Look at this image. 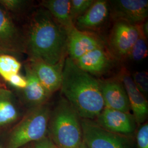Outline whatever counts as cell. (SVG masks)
I'll return each instance as SVG.
<instances>
[{
  "label": "cell",
  "mask_w": 148,
  "mask_h": 148,
  "mask_svg": "<svg viewBox=\"0 0 148 148\" xmlns=\"http://www.w3.org/2000/svg\"><path fill=\"white\" fill-rule=\"evenodd\" d=\"M24 44L30 60L54 65L66 58L68 32L48 11L40 9L31 16Z\"/></svg>",
  "instance_id": "6da1fadb"
},
{
  "label": "cell",
  "mask_w": 148,
  "mask_h": 148,
  "mask_svg": "<svg viewBox=\"0 0 148 148\" xmlns=\"http://www.w3.org/2000/svg\"><path fill=\"white\" fill-rule=\"evenodd\" d=\"M60 89L81 119L95 120L104 108L99 80L69 57L65 59Z\"/></svg>",
  "instance_id": "7a4b0ae2"
},
{
  "label": "cell",
  "mask_w": 148,
  "mask_h": 148,
  "mask_svg": "<svg viewBox=\"0 0 148 148\" xmlns=\"http://www.w3.org/2000/svg\"><path fill=\"white\" fill-rule=\"evenodd\" d=\"M48 136L57 148H82L81 118L64 97L51 111Z\"/></svg>",
  "instance_id": "3957f363"
},
{
  "label": "cell",
  "mask_w": 148,
  "mask_h": 148,
  "mask_svg": "<svg viewBox=\"0 0 148 148\" xmlns=\"http://www.w3.org/2000/svg\"><path fill=\"white\" fill-rule=\"evenodd\" d=\"M51 109L46 104L31 108L11 133L8 148H20L47 136Z\"/></svg>",
  "instance_id": "277c9868"
},
{
  "label": "cell",
  "mask_w": 148,
  "mask_h": 148,
  "mask_svg": "<svg viewBox=\"0 0 148 148\" xmlns=\"http://www.w3.org/2000/svg\"><path fill=\"white\" fill-rule=\"evenodd\" d=\"M84 142L87 148H137L134 136L111 132L94 120L81 119Z\"/></svg>",
  "instance_id": "5b68a950"
},
{
  "label": "cell",
  "mask_w": 148,
  "mask_h": 148,
  "mask_svg": "<svg viewBox=\"0 0 148 148\" xmlns=\"http://www.w3.org/2000/svg\"><path fill=\"white\" fill-rule=\"evenodd\" d=\"M142 24L133 25L115 21L109 37V51L117 60L128 57L142 30Z\"/></svg>",
  "instance_id": "8992f818"
},
{
  "label": "cell",
  "mask_w": 148,
  "mask_h": 148,
  "mask_svg": "<svg viewBox=\"0 0 148 148\" xmlns=\"http://www.w3.org/2000/svg\"><path fill=\"white\" fill-rule=\"evenodd\" d=\"M110 14L114 21L133 25L142 24L148 16L147 0H116L109 2Z\"/></svg>",
  "instance_id": "52a82bcc"
},
{
  "label": "cell",
  "mask_w": 148,
  "mask_h": 148,
  "mask_svg": "<svg viewBox=\"0 0 148 148\" xmlns=\"http://www.w3.org/2000/svg\"><path fill=\"white\" fill-rule=\"evenodd\" d=\"M94 121L108 131L128 136H134L138 126L131 113L105 107Z\"/></svg>",
  "instance_id": "ba28073f"
},
{
  "label": "cell",
  "mask_w": 148,
  "mask_h": 148,
  "mask_svg": "<svg viewBox=\"0 0 148 148\" xmlns=\"http://www.w3.org/2000/svg\"><path fill=\"white\" fill-rule=\"evenodd\" d=\"M23 51L24 37L9 12L0 5V55H13Z\"/></svg>",
  "instance_id": "9c48e42d"
},
{
  "label": "cell",
  "mask_w": 148,
  "mask_h": 148,
  "mask_svg": "<svg viewBox=\"0 0 148 148\" xmlns=\"http://www.w3.org/2000/svg\"><path fill=\"white\" fill-rule=\"evenodd\" d=\"M116 59L105 46L97 48L74 60L78 67L93 76L108 73L114 66Z\"/></svg>",
  "instance_id": "30bf717a"
},
{
  "label": "cell",
  "mask_w": 148,
  "mask_h": 148,
  "mask_svg": "<svg viewBox=\"0 0 148 148\" xmlns=\"http://www.w3.org/2000/svg\"><path fill=\"white\" fill-rule=\"evenodd\" d=\"M105 46L101 37L90 32L81 31L74 27L68 33L67 53L73 60L95 48Z\"/></svg>",
  "instance_id": "8fae6325"
},
{
  "label": "cell",
  "mask_w": 148,
  "mask_h": 148,
  "mask_svg": "<svg viewBox=\"0 0 148 148\" xmlns=\"http://www.w3.org/2000/svg\"><path fill=\"white\" fill-rule=\"evenodd\" d=\"M99 82L105 108L131 113L127 93L119 77L99 80Z\"/></svg>",
  "instance_id": "7c38bea8"
},
{
  "label": "cell",
  "mask_w": 148,
  "mask_h": 148,
  "mask_svg": "<svg viewBox=\"0 0 148 148\" xmlns=\"http://www.w3.org/2000/svg\"><path fill=\"white\" fill-rule=\"evenodd\" d=\"M54 65L40 60H30L29 65L44 87L52 95L60 88L65 59Z\"/></svg>",
  "instance_id": "4fadbf2b"
},
{
  "label": "cell",
  "mask_w": 148,
  "mask_h": 148,
  "mask_svg": "<svg viewBox=\"0 0 148 148\" xmlns=\"http://www.w3.org/2000/svg\"><path fill=\"white\" fill-rule=\"evenodd\" d=\"M123 85L128 98L131 110L138 125L146 122L148 115V103L145 96L138 90L131 76L123 69L118 77Z\"/></svg>",
  "instance_id": "5bb4252c"
},
{
  "label": "cell",
  "mask_w": 148,
  "mask_h": 148,
  "mask_svg": "<svg viewBox=\"0 0 148 148\" xmlns=\"http://www.w3.org/2000/svg\"><path fill=\"white\" fill-rule=\"evenodd\" d=\"M109 14V4L108 1H95L90 8L75 21L74 25L79 30L90 32L101 27Z\"/></svg>",
  "instance_id": "9a60e30c"
},
{
  "label": "cell",
  "mask_w": 148,
  "mask_h": 148,
  "mask_svg": "<svg viewBox=\"0 0 148 148\" xmlns=\"http://www.w3.org/2000/svg\"><path fill=\"white\" fill-rule=\"evenodd\" d=\"M27 86L23 91L24 100L31 108L46 104L51 95L44 87L27 64L25 66Z\"/></svg>",
  "instance_id": "2e32d148"
},
{
  "label": "cell",
  "mask_w": 148,
  "mask_h": 148,
  "mask_svg": "<svg viewBox=\"0 0 148 148\" xmlns=\"http://www.w3.org/2000/svg\"><path fill=\"white\" fill-rule=\"evenodd\" d=\"M42 4L68 33L75 27L70 13V0H46Z\"/></svg>",
  "instance_id": "e0dca14e"
},
{
  "label": "cell",
  "mask_w": 148,
  "mask_h": 148,
  "mask_svg": "<svg viewBox=\"0 0 148 148\" xmlns=\"http://www.w3.org/2000/svg\"><path fill=\"white\" fill-rule=\"evenodd\" d=\"M19 112L14 96L11 90L0 87V127H5L16 122Z\"/></svg>",
  "instance_id": "ac0fdd59"
},
{
  "label": "cell",
  "mask_w": 148,
  "mask_h": 148,
  "mask_svg": "<svg viewBox=\"0 0 148 148\" xmlns=\"http://www.w3.org/2000/svg\"><path fill=\"white\" fill-rule=\"evenodd\" d=\"M21 64L12 55H0V76L7 81L12 75L19 74Z\"/></svg>",
  "instance_id": "d6986e66"
},
{
  "label": "cell",
  "mask_w": 148,
  "mask_h": 148,
  "mask_svg": "<svg viewBox=\"0 0 148 148\" xmlns=\"http://www.w3.org/2000/svg\"><path fill=\"white\" fill-rule=\"evenodd\" d=\"M146 38L147 37L145 36L142 28V30L140 32L138 38L134 43L128 57L133 61L139 62L147 57L148 45Z\"/></svg>",
  "instance_id": "ffe728a7"
},
{
  "label": "cell",
  "mask_w": 148,
  "mask_h": 148,
  "mask_svg": "<svg viewBox=\"0 0 148 148\" xmlns=\"http://www.w3.org/2000/svg\"><path fill=\"white\" fill-rule=\"evenodd\" d=\"M94 1L93 0H70V13L74 23L90 8Z\"/></svg>",
  "instance_id": "44dd1931"
},
{
  "label": "cell",
  "mask_w": 148,
  "mask_h": 148,
  "mask_svg": "<svg viewBox=\"0 0 148 148\" xmlns=\"http://www.w3.org/2000/svg\"><path fill=\"white\" fill-rule=\"evenodd\" d=\"M135 134L137 148H148V122H145L140 125Z\"/></svg>",
  "instance_id": "7402d4cb"
},
{
  "label": "cell",
  "mask_w": 148,
  "mask_h": 148,
  "mask_svg": "<svg viewBox=\"0 0 148 148\" xmlns=\"http://www.w3.org/2000/svg\"><path fill=\"white\" fill-rule=\"evenodd\" d=\"M133 81L138 90L143 94L146 95L148 92V75L146 71H136L132 77Z\"/></svg>",
  "instance_id": "603a6c76"
},
{
  "label": "cell",
  "mask_w": 148,
  "mask_h": 148,
  "mask_svg": "<svg viewBox=\"0 0 148 148\" xmlns=\"http://www.w3.org/2000/svg\"><path fill=\"white\" fill-rule=\"evenodd\" d=\"M26 1L21 0H0V5L7 11L18 12L25 4Z\"/></svg>",
  "instance_id": "cb8c5ba5"
},
{
  "label": "cell",
  "mask_w": 148,
  "mask_h": 148,
  "mask_svg": "<svg viewBox=\"0 0 148 148\" xmlns=\"http://www.w3.org/2000/svg\"><path fill=\"white\" fill-rule=\"evenodd\" d=\"M10 85L16 88L23 90L27 86V81L26 78L22 76L19 74L12 75L7 81Z\"/></svg>",
  "instance_id": "d4e9b609"
},
{
  "label": "cell",
  "mask_w": 148,
  "mask_h": 148,
  "mask_svg": "<svg viewBox=\"0 0 148 148\" xmlns=\"http://www.w3.org/2000/svg\"><path fill=\"white\" fill-rule=\"evenodd\" d=\"M32 148H57L48 136L35 142Z\"/></svg>",
  "instance_id": "484cf974"
},
{
  "label": "cell",
  "mask_w": 148,
  "mask_h": 148,
  "mask_svg": "<svg viewBox=\"0 0 148 148\" xmlns=\"http://www.w3.org/2000/svg\"><path fill=\"white\" fill-rule=\"evenodd\" d=\"M87 148L86 147V145H85V144H84V147H83V148Z\"/></svg>",
  "instance_id": "4316f807"
},
{
  "label": "cell",
  "mask_w": 148,
  "mask_h": 148,
  "mask_svg": "<svg viewBox=\"0 0 148 148\" xmlns=\"http://www.w3.org/2000/svg\"><path fill=\"white\" fill-rule=\"evenodd\" d=\"M2 87V83H1V82L0 81V87Z\"/></svg>",
  "instance_id": "83f0119b"
},
{
  "label": "cell",
  "mask_w": 148,
  "mask_h": 148,
  "mask_svg": "<svg viewBox=\"0 0 148 148\" xmlns=\"http://www.w3.org/2000/svg\"></svg>",
  "instance_id": "f1b7e54d"
}]
</instances>
